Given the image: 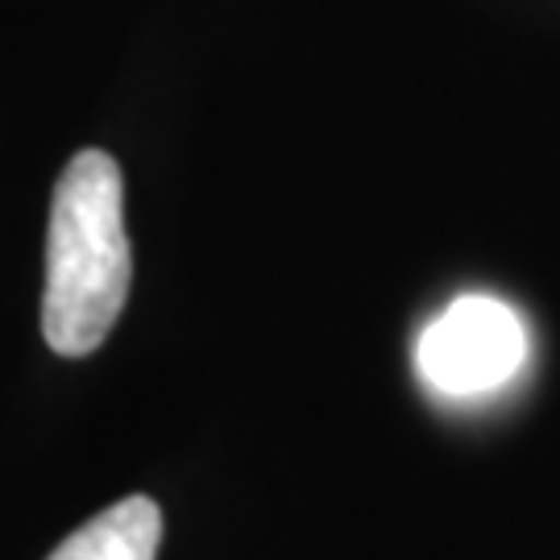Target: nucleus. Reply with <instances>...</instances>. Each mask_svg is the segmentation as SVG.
Returning a JSON list of instances; mask_svg holds the SVG:
<instances>
[{"label":"nucleus","instance_id":"f257e3e1","mask_svg":"<svg viewBox=\"0 0 560 560\" xmlns=\"http://www.w3.org/2000/svg\"><path fill=\"white\" fill-rule=\"evenodd\" d=\"M133 258L125 233V179L104 150L67 162L46 233L42 337L62 358H88L113 332L129 300Z\"/></svg>","mask_w":560,"mask_h":560},{"label":"nucleus","instance_id":"f03ea898","mask_svg":"<svg viewBox=\"0 0 560 560\" xmlns=\"http://www.w3.org/2000/svg\"><path fill=\"white\" fill-rule=\"evenodd\" d=\"M527 365V324L494 295H460L416 340L420 378L448 399L490 395Z\"/></svg>","mask_w":560,"mask_h":560},{"label":"nucleus","instance_id":"7ed1b4c3","mask_svg":"<svg viewBox=\"0 0 560 560\" xmlns=\"http://www.w3.org/2000/svg\"><path fill=\"white\" fill-rule=\"evenodd\" d=\"M162 544V511L154 499L133 494L88 520L46 560H154Z\"/></svg>","mask_w":560,"mask_h":560}]
</instances>
